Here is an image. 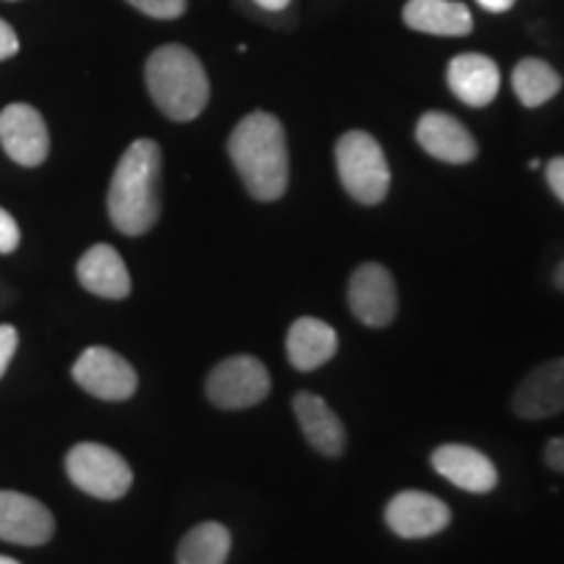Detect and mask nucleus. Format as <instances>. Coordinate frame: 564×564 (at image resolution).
Returning <instances> with one entry per match:
<instances>
[{"mask_svg": "<svg viewBox=\"0 0 564 564\" xmlns=\"http://www.w3.org/2000/svg\"><path fill=\"white\" fill-rule=\"evenodd\" d=\"M544 463L554 474H564V436H554L544 447Z\"/></svg>", "mask_w": 564, "mask_h": 564, "instance_id": "nucleus-28", "label": "nucleus"}, {"mask_svg": "<svg viewBox=\"0 0 564 564\" xmlns=\"http://www.w3.org/2000/svg\"><path fill=\"white\" fill-rule=\"evenodd\" d=\"M348 306L366 327H390L398 316V288L392 272L377 262H366L348 282Z\"/></svg>", "mask_w": 564, "mask_h": 564, "instance_id": "nucleus-9", "label": "nucleus"}, {"mask_svg": "<svg viewBox=\"0 0 564 564\" xmlns=\"http://www.w3.org/2000/svg\"><path fill=\"white\" fill-rule=\"evenodd\" d=\"M272 390L267 366L253 356H230L209 371L207 398L223 411H246L259 405Z\"/></svg>", "mask_w": 564, "mask_h": 564, "instance_id": "nucleus-6", "label": "nucleus"}, {"mask_svg": "<svg viewBox=\"0 0 564 564\" xmlns=\"http://www.w3.org/2000/svg\"><path fill=\"white\" fill-rule=\"evenodd\" d=\"M415 141L423 152L447 165H468L478 158V141L455 116L442 110H429L415 126Z\"/></svg>", "mask_w": 564, "mask_h": 564, "instance_id": "nucleus-12", "label": "nucleus"}, {"mask_svg": "<svg viewBox=\"0 0 564 564\" xmlns=\"http://www.w3.org/2000/svg\"><path fill=\"white\" fill-rule=\"evenodd\" d=\"M554 288H556V291L564 293V259L560 264H556V270H554Z\"/></svg>", "mask_w": 564, "mask_h": 564, "instance_id": "nucleus-31", "label": "nucleus"}, {"mask_svg": "<svg viewBox=\"0 0 564 564\" xmlns=\"http://www.w3.org/2000/svg\"><path fill=\"white\" fill-rule=\"evenodd\" d=\"M3 3H19V0H3Z\"/></svg>", "mask_w": 564, "mask_h": 564, "instance_id": "nucleus-33", "label": "nucleus"}, {"mask_svg": "<svg viewBox=\"0 0 564 564\" xmlns=\"http://www.w3.org/2000/svg\"><path fill=\"white\" fill-rule=\"evenodd\" d=\"M337 333L327 322L316 316H301L288 329V361L299 371H314L329 361L337 352Z\"/></svg>", "mask_w": 564, "mask_h": 564, "instance_id": "nucleus-19", "label": "nucleus"}, {"mask_svg": "<svg viewBox=\"0 0 564 564\" xmlns=\"http://www.w3.org/2000/svg\"><path fill=\"white\" fill-rule=\"evenodd\" d=\"M230 162L241 175L246 192L257 202H278L291 183V154L280 118L253 110L228 139Z\"/></svg>", "mask_w": 564, "mask_h": 564, "instance_id": "nucleus-1", "label": "nucleus"}, {"mask_svg": "<svg viewBox=\"0 0 564 564\" xmlns=\"http://www.w3.org/2000/svg\"><path fill=\"white\" fill-rule=\"evenodd\" d=\"M0 147L21 167H40L51 154V131L37 108L11 102L0 110Z\"/></svg>", "mask_w": 564, "mask_h": 564, "instance_id": "nucleus-8", "label": "nucleus"}, {"mask_svg": "<svg viewBox=\"0 0 564 564\" xmlns=\"http://www.w3.org/2000/svg\"><path fill=\"white\" fill-rule=\"evenodd\" d=\"M478 6L491 13H507L514 6V0H478Z\"/></svg>", "mask_w": 564, "mask_h": 564, "instance_id": "nucleus-30", "label": "nucleus"}, {"mask_svg": "<svg viewBox=\"0 0 564 564\" xmlns=\"http://www.w3.org/2000/svg\"><path fill=\"white\" fill-rule=\"evenodd\" d=\"M512 411L525 421L564 413V358H552L528 373L512 394Z\"/></svg>", "mask_w": 564, "mask_h": 564, "instance_id": "nucleus-13", "label": "nucleus"}, {"mask_svg": "<svg viewBox=\"0 0 564 564\" xmlns=\"http://www.w3.org/2000/svg\"><path fill=\"white\" fill-rule=\"evenodd\" d=\"M238 6H241V9L249 13L251 19L262 21V24L272 26V30H295V26H299V13H295V6H291V9H285L280 13H270V11L257 9L251 0H238Z\"/></svg>", "mask_w": 564, "mask_h": 564, "instance_id": "nucleus-23", "label": "nucleus"}, {"mask_svg": "<svg viewBox=\"0 0 564 564\" xmlns=\"http://www.w3.org/2000/svg\"><path fill=\"white\" fill-rule=\"evenodd\" d=\"M19 34L6 19H0V61H9L19 53Z\"/></svg>", "mask_w": 564, "mask_h": 564, "instance_id": "nucleus-26", "label": "nucleus"}, {"mask_svg": "<svg viewBox=\"0 0 564 564\" xmlns=\"http://www.w3.org/2000/svg\"><path fill=\"white\" fill-rule=\"evenodd\" d=\"M512 89L520 105L525 108H541L554 100L562 89V76L552 63L544 58H523L512 70Z\"/></svg>", "mask_w": 564, "mask_h": 564, "instance_id": "nucleus-20", "label": "nucleus"}, {"mask_svg": "<svg viewBox=\"0 0 564 564\" xmlns=\"http://www.w3.org/2000/svg\"><path fill=\"white\" fill-rule=\"evenodd\" d=\"M293 413L308 444L316 453L340 457L345 453V426L327 400L314 392H299L293 398Z\"/></svg>", "mask_w": 564, "mask_h": 564, "instance_id": "nucleus-17", "label": "nucleus"}, {"mask_svg": "<svg viewBox=\"0 0 564 564\" xmlns=\"http://www.w3.org/2000/svg\"><path fill=\"white\" fill-rule=\"evenodd\" d=\"M126 3L158 21L181 19L188 9V0H126Z\"/></svg>", "mask_w": 564, "mask_h": 564, "instance_id": "nucleus-22", "label": "nucleus"}, {"mask_svg": "<svg viewBox=\"0 0 564 564\" xmlns=\"http://www.w3.org/2000/svg\"><path fill=\"white\" fill-rule=\"evenodd\" d=\"M19 241H21L19 223L13 220L11 212L0 207V253H13L19 249Z\"/></svg>", "mask_w": 564, "mask_h": 564, "instance_id": "nucleus-24", "label": "nucleus"}, {"mask_svg": "<svg viewBox=\"0 0 564 564\" xmlns=\"http://www.w3.org/2000/svg\"><path fill=\"white\" fill-rule=\"evenodd\" d=\"M19 348V333L11 324H0V377L9 369L13 352Z\"/></svg>", "mask_w": 564, "mask_h": 564, "instance_id": "nucleus-25", "label": "nucleus"}, {"mask_svg": "<svg viewBox=\"0 0 564 564\" xmlns=\"http://www.w3.org/2000/svg\"><path fill=\"white\" fill-rule=\"evenodd\" d=\"M251 3L257 6V9H262V11L280 13V11L291 9V6H293V0H251Z\"/></svg>", "mask_w": 564, "mask_h": 564, "instance_id": "nucleus-29", "label": "nucleus"}, {"mask_svg": "<svg viewBox=\"0 0 564 564\" xmlns=\"http://www.w3.org/2000/svg\"><path fill=\"white\" fill-rule=\"evenodd\" d=\"M502 74L489 55L463 53L455 55L447 66V87L453 89L457 100L468 108H486L499 95Z\"/></svg>", "mask_w": 564, "mask_h": 564, "instance_id": "nucleus-15", "label": "nucleus"}, {"mask_svg": "<svg viewBox=\"0 0 564 564\" xmlns=\"http://www.w3.org/2000/svg\"><path fill=\"white\" fill-rule=\"evenodd\" d=\"M66 474L76 489L105 502L126 497L133 484L131 465L116 449L97 442H79L70 447L66 455Z\"/></svg>", "mask_w": 564, "mask_h": 564, "instance_id": "nucleus-5", "label": "nucleus"}, {"mask_svg": "<svg viewBox=\"0 0 564 564\" xmlns=\"http://www.w3.org/2000/svg\"><path fill=\"white\" fill-rule=\"evenodd\" d=\"M449 520H453V512L440 497L415 489L394 494L384 510V523L400 539H429V535L442 533Z\"/></svg>", "mask_w": 564, "mask_h": 564, "instance_id": "nucleus-10", "label": "nucleus"}, {"mask_svg": "<svg viewBox=\"0 0 564 564\" xmlns=\"http://www.w3.org/2000/svg\"><path fill=\"white\" fill-rule=\"evenodd\" d=\"M144 82L152 102L165 118L188 123L209 105V76L194 51L178 42H167L144 63Z\"/></svg>", "mask_w": 564, "mask_h": 564, "instance_id": "nucleus-3", "label": "nucleus"}, {"mask_svg": "<svg viewBox=\"0 0 564 564\" xmlns=\"http://www.w3.org/2000/svg\"><path fill=\"white\" fill-rule=\"evenodd\" d=\"M335 162L343 188L358 204L373 207V204H382L387 199L392 173L390 165H387L382 144H379L371 133H343L335 147Z\"/></svg>", "mask_w": 564, "mask_h": 564, "instance_id": "nucleus-4", "label": "nucleus"}, {"mask_svg": "<svg viewBox=\"0 0 564 564\" xmlns=\"http://www.w3.org/2000/svg\"><path fill=\"white\" fill-rule=\"evenodd\" d=\"M76 278H79L84 291H89L97 299L121 301L131 293V274L123 257L108 243L91 246L82 253L76 264Z\"/></svg>", "mask_w": 564, "mask_h": 564, "instance_id": "nucleus-16", "label": "nucleus"}, {"mask_svg": "<svg viewBox=\"0 0 564 564\" xmlns=\"http://www.w3.org/2000/svg\"><path fill=\"white\" fill-rule=\"evenodd\" d=\"M432 465L442 478L470 494H489L499 481L489 457L468 444H442L434 449Z\"/></svg>", "mask_w": 564, "mask_h": 564, "instance_id": "nucleus-14", "label": "nucleus"}, {"mask_svg": "<svg viewBox=\"0 0 564 564\" xmlns=\"http://www.w3.org/2000/svg\"><path fill=\"white\" fill-rule=\"evenodd\" d=\"M230 531L220 523H202L183 535L178 564H225L230 554Z\"/></svg>", "mask_w": 564, "mask_h": 564, "instance_id": "nucleus-21", "label": "nucleus"}, {"mask_svg": "<svg viewBox=\"0 0 564 564\" xmlns=\"http://www.w3.org/2000/svg\"><path fill=\"white\" fill-rule=\"evenodd\" d=\"M55 520L37 499L19 491H0V541L42 546L53 539Z\"/></svg>", "mask_w": 564, "mask_h": 564, "instance_id": "nucleus-11", "label": "nucleus"}, {"mask_svg": "<svg viewBox=\"0 0 564 564\" xmlns=\"http://www.w3.org/2000/svg\"><path fill=\"white\" fill-rule=\"evenodd\" d=\"M162 150L154 139H137L118 160L108 188V215L123 236H144L160 220Z\"/></svg>", "mask_w": 564, "mask_h": 564, "instance_id": "nucleus-2", "label": "nucleus"}, {"mask_svg": "<svg viewBox=\"0 0 564 564\" xmlns=\"http://www.w3.org/2000/svg\"><path fill=\"white\" fill-rule=\"evenodd\" d=\"M70 373H74V382L84 392H89L91 398L108 400V403L129 400L139 387V377L133 366L123 356H118L116 350L102 348V345L84 350L76 358Z\"/></svg>", "mask_w": 564, "mask_h": 564, "instance_id": "nucleus-7", "label": "nucleus"}, {"mask_svg": "<svg viewBox=\"0 0 564 564\" xmlns=\"http://www.w3.org/2000/svg\"><path fill=\"white\" fill-rule=\"evenodd\" d=\"M0 564H19L17 560H9V556H0Z\"/></svg>", "mask_w": 564, "mask_h": 564, "instance_id": "nucleus-32", "label": "nucleus"}, {"mask_svg": "<svg viewBox=\"0 0 564 564\" xmlns=\"http://www.w3.org/2000/svg\"><path fill=\"white\" fill-rule=\"evenodd\" d=\"M546 183L556 199L564 204V158H554L546 162Z\"/></svg>", "mask_w": 564, "mask_h": 564, "instance_id": "nucleus-27", "label": "nucleus"}, {"mask_svg": "<svg viewBox=\"0 0 564 564\" xmlns=\"http://www.w3.org/2000/svg\"><path fill=\"white\" fill-rule=\"evenodd\" d=\"M403 21L411 30L434 37H465L474 32V13L460 0H408Z\"/></svg>", "mask_w": 564, "mask_h": 564, "instance_id": "nucleus-18", "label": "nucleus"}]
</instances>
